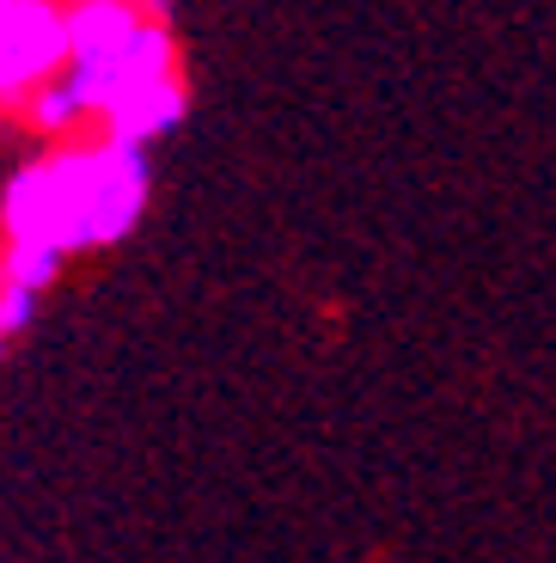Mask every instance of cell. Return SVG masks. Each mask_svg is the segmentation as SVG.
<instances>
[{"label": "cell", "mask_w": 556, "mask_h": 563, "mask_svg": "<svg viewBox=\"0 0 556 563\" xmlns=\"http://www.w3.org/2000/svg\"><path fill=\"white\" fill-rule=\"evenodd\" d=\"M92 159L98 147H56L7 184V240H56L68 252H92Z\"/></svg>", "instance_id": "2"}, {"label": "cell", "mask_w": 556, "mask_h": 563, "mask_svg": "<svg viewBox=\"0 0 556 563\" xmlns=\"http://www.w3.org/2000/svg\"><path fill=\"white\" fill-rule=\"evenodd\" d=\"M19 104H25V123L37 129V135H49V141L74 135V129L92 117V104H86V92H80L74 74H49V80H37Z\"/></svg>", "instance_id": "4"}, {"label": "cell", "mask_w": 556, "mask_h": 563, "mask_svg": "<svg viewBox=\"0 0 556 563\" xmlns=\"http://www.w3.org/2000/svg\"><path fill=\"white\" fill-rule=\"evenodd\" d=\"M68 62H74L68 7H56V0H13L7 7V99L19 104L31 92V80H49Z\"/></svg>", "instance_id": "3"}, {"label": "cell", "mask_w": 556, "mask_h": 563, "mask_svg": "<svg viewBox=\"0 0 556 563\" xmlns=\"http://www.w3.org/2000/svg\"><path fill=\"white\" fill-rule=\"evenodd\" d=\"M62 264H68V245L56 240H7V282H25V288H56Z\"/></svg>", "instance_id": "5"}, {"label": "cell", "mask_w": 556, "mask_h": 563, "mask_svg": "<svg viewBox=\"0 0 556 563\" xmlns=\"http://www.w3.org/2000/svg\"><path fill=\"white\" fill-rule=\"evenodd\" d=\"M31 312H37V288L0 282V338H19V331L31 324Z\"/></svg>", "instance_id": "6"}, {"label": "cell", "mask_w": 556, "mask_h": 563, "mask_svg": "<svg viewBox=\"0 0 556 563\" xmlns=\"http://www.w3.org/2000/svg\"><path fill=\"white\" fill-rule=\"evenodd\" d=\"M68 37H74L68 74L80 80L92 117H111L129 92H141V86H154L171 74L166 25L141 19L135 0H74Z\"/></svg>", "instance_id": "1"}]
</instances>
